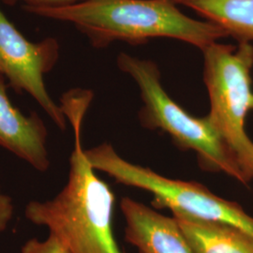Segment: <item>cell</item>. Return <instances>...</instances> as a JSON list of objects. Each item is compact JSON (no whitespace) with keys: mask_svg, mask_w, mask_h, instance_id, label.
I'll return each mask as SVG.
<instances>
[{"mask_svg":"<svg viewBox=\"0 0 253 253\" xmlns=\"http://www.w3.org/2000/svg\"><path fill=\"white\" fill-rule=\"evenodd\" d=\"M126 240L140 253H193L174 217H166L130 198H123Z\"/></svg>","mask_w":253,"mask_h":253,"instance_id":"cell-7","label":"cell"},{"mask_svg":"<svg viewBox=\"0 0 253 253\" xmlns=\"http://www.w3.org/2000/svg\"><path fill=\"white\" fill-rule=\"evenodd\" d=\"M58 57L56 40L29 42L0 9V74L16 90L29 94L54 124L64 129L67 118L63 110L51 98L44 84V75L54 68Z\"/></svg>","mask_w":253,"mask_h":253,"instance_id":"cell-6","label":"cell"},{"mask_svg":"<svg viewBox=\"0 0 253 253\" xmlns=\"http://www.w3.org/2000/svg\"><path fill=\"white\" fill-rule=\"evenodd\" d=\"M118 66L134 80L140 89L144 103L140 118L145 127L159 128L171 136L176 145L194 151L202 166L208 171L224 172L248 184L235 156L208 117L191 116L164 90L157 64L121 53Z\"/></svg>","mask_w":253,"mask_h":253,"instance_id":"cell-3","label":"cell"},{"mask_svg":"<svg viewBox=\"0 0 253 253\" xmlns=\"http://www.w3.org/2000/svg\"><path fill=\"white\" fill-rule=\"evenodd\" d=\"M84 153L96 171L106 172L118 183L150 192L154 206L171 209L173 217L222 222L253 236V217L240 205L218 197L199 183L164 177L149 168L126 162L109 144Z\"/></svg>","mask_w":253,"mask_h":253,"instance_id":"cell-5","label":"cell"},{"mask_svg":"<svg viewBox=\"0 0 253 253\" xmlns=\"http://www.w3.org/2000/svg\"><path fill=\"white\" fill-rule=\"evenodd\" d=\"M91 100L90 91L64 96L61 108L74 132L69 179L53 199L29 202L25 214L46 227L70 253H123L112 227L115 195L97 176L82 146V124Z\"/></svg>","mask_w":253,"mask_h":253,"instance_id":"cell-1","label":"cell"},{"mask_svg":"<svg viewBox=\"0 0 253 253\" xmlns=\"http://www.w3.org/2000/svg\"><path fill=\"white\" fill-rule=\"evenodd\" d=\"M222 28L238 42L253 43V0H172Z\"/></svg>","mask_w":253,"mask_h":253,"instance_id":"cell-10","label":"cell"},{"mask_svg":"<svg viewBox=\"0 0 253 253\" xmlns=\"http://www.w3.org/2000/svg\"><path fill=\"white\" fill-rule=\"evenodd\" d=\"M14 208L12 201L8 195L0 190V234L6 231L13 217Z\"/></svg>","mask_w":253,"mask_h":253,"instance_id":"cell-13","label":"cell"},{"mask_svg":"<svg viewBox=\"0 0 253 253\" xmlns=\"http://www.w3.org/2000/svg\"><path fill=\"white\" fill-rule=\"evenodd\" d=\"M204 54V81L210 102L208 119L235 156L247 183L253 179V142L245 121L253 111V45L215 42Z\"/></svg>","mask_w":253,"mask_h":253,"instance_id":"cell-4","label":"cell"},{"mask_svg":"<svg viewBox=\"0 0 253 253\" xmlns=\"http://www.w3.org/2000/svg\"><path fill=\"white\" fill-rule=\"evenodd\" d=\"M193 253H253V236L237 227L209 220L173 217Z\"/></svg>","mask_w":253,"mask_h":253,"instance_id":"cell-9","label":"cell"},{"mask_svg":"<svg viewBox=\"0 0 253 253\" xmlns=\"http://www.w3.org/2000/svg\"><path fill=\"white\" fill-rule=\"evenodd\" d=\"M47 129L35 114L25 116L10 102L4 77L0 74V146L40 172L50 166Z\"/></svg>","mask_w":253,"mask_h":253,"instance_id":"cell-8","label":"cell"},{"mask_svg":"<svg viewBox=\"0 0 253 253\" xmlns=\"http://www.w3.org/2000/svg\"><path fill=\"white\" fill-rule=\"evenodd\" d=\"M24 9L39 17L73 24L96 48L117 41L138 45L156 38H170L204 51L228 37L213 23L185 15L172 0H83Z\"/></svg>","mask_w":253,"mask_h":253,"instance_id":"cell-2","label":"cell"},{"mask_svg":"<svg viewBox=\"0 0 253 253\" xmlns=\"http://www.w3.org/2000/svg\"><path fill=\"white\" fill-rule=\"evenodd\" d=\"M21 253H70L54 235H50L40 240L32 238L27 241L21 249Z\"/></svg>","mask_w":253,"mask_h":253,"instance_id":"cell-11","label":"cell"},{"mask_svg":"<svg viewBox=\"0 0 253 253\" xmlns=\"http://www.w3.org/2000/svg\"><path fill=\"white\" fill-rule=\"evenodd\" d=\"M83 0H0V2L14 6L17 4H23V7H53V6H62L77 3Z\"/></svg>","mask_w":253,"mask_h":253,"instance_id":"cell-12","label":"cell"}]
</instances>
